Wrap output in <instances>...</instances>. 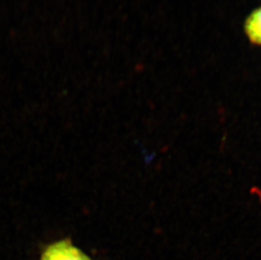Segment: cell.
Instances as JSON below:
<instances>
[{"label":"cell","instance_id":"2","mask_svg":"<svg viewBox=\"0 0 261 260\" xmlns=\"http://www.w3.org/2000/svg\"><path fill=\"white\" fill-rule=\"evenodd\" d=\"M244 29L249 42L261 47V6L248 15L244 21Z\"/></svg>","mask_w":261,"mask_h":260},{"label":"cell","instance_id":"1","mask_svg":"<svg viewBox=\"0 0 261 260\" xmlns=\"http://www.w3.org/2000/svg\"><path fill=\"white\" fill-rule=\"evenodd\" d=\"M40 260H92L69 239L55 241L45 247Z\"/></svg>","mask_w":261,"mask_h":260}]
</instances>
